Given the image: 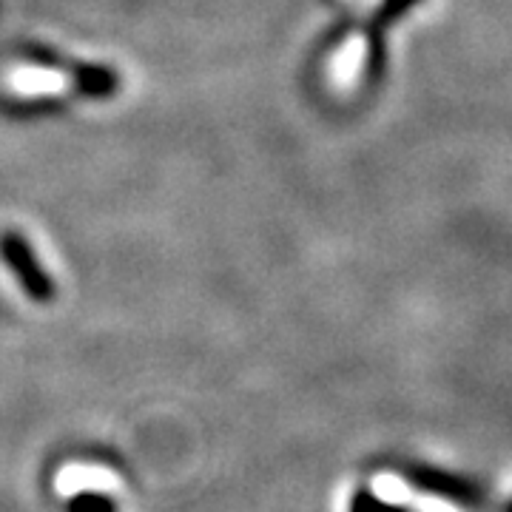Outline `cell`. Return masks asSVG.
Returning a JSON list of instances; mask_svg holds the SVG:
<instances>
[{
    "mask_svg": "<svg viewBox=\"0 0 512 512\" xmlns=\"http://www.w3.org/2000/svg\"><path fill=\"white\" fill-rule=\"evenodd\" d=\"M504 512H512V498H510V504H507V510H504Z\"/></svg>",
    "mask_w": 512,
    "mask_h": 512,
    "instance_id": "cell-6",
    "label": "cell"
},
{
    "mask_svg": "<svg viewBox=\"0 0 512 512\" xmlns=\"http://www.w3.org/2000/svg\"><path fill=\"white\" fill-rule=\"evenodd\" d=\"M416 3H424V0H384V9L379 20L373 23V29H370V77H379L384 69V43H382V29L387 23H393L396 18H402L404 12L410 9V6H416Z\"/></svg>",
    "mask_w": 512,
    "mask_h": 512,
    "instance_id": "cell-3",
    "label": "cell"
},
{
    "mask_svg": "<svg viewBox=\"0 0 512 512\" xmlns=\"http://www.w3.org/2000/svg\"><path fill=\"white\" fill-rule=\"evenodd\" d=\"M399 470L424 495H433V498L450 501V504L467 507V510H481L487 504V490L478 484L476 478L458 476L450 470H441L433 464H416V461H407Z\"/></svg>",
    "mask_w": 512,
    "mask_h": 512,
    "instance_id": "cell-1",
    "label": "cell"
},
{
    "mask_svg": "<svg viewBox=\"0 0 512 512\" xmlns=\"http://www.w3.org/2000/svg\"><path fill=\"white\" fill-rule=\"evenodd\" d=\"M69 512H117V504L106 493H80L69 501Z\"/></svg>",
    "mask_w": 512,
    "mask_h": 512,
    "instance_id": "cell-5",
    "label": "cell"
},
{
    "mask_svg": "<svg viewBox=\"0 0 512 512\" xmlns=\"http://www.w3.org/2000/svg\"><path fill=\"white\" fill-rule=\"evenodd\" d=\"M350 512H413L410 507H402V504H390V501H384L376 493H370V490H356L353 498H350Z\"/></svg>",
    "mask_w": 512,
    "mask_h": 512,
    "instance_id": "cell-4",
    "label": "cell"
},
{
    "mask_svg": "<svg viewBox=\"0 0 512 512\" xmlns=\"http://www.w3.org/2000/svg\"><path fill=\"white\" fill-rule=\"evenodd\" d=\"M0 256L9 265V271L18 276L20 288L35 302H49L55 296V285L49 274L37 265V256L32 254L29 242L18 231H0Z\"/></svg>",
    "mask_w": 512,
    "mask_h": 512,
    "instance_id": "cell-2",
    "label": "cell"
}]
</instances>
